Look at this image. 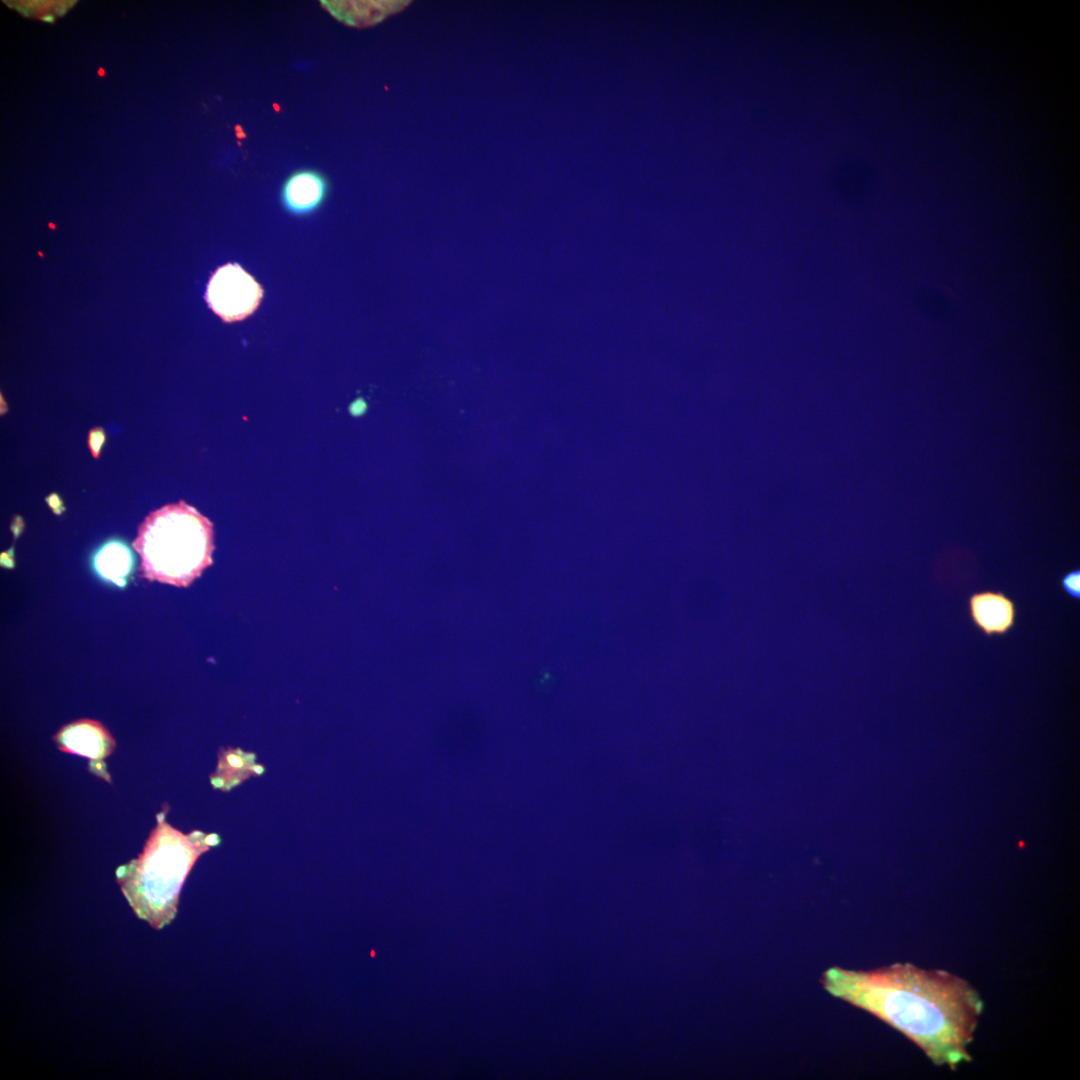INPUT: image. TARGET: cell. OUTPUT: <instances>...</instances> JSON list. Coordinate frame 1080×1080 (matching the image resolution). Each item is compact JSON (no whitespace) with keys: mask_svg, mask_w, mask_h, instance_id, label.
Segmentation results:
<instances>
[{"mask_svg":"<svg viewBox=\"0 0 1080 1080\" xmlns=\"http://www.w3.org/2000/svg\"><path fill=\"white\" fill-rule=\"evenodd\" d=\"M824 989L878 1017L917 1045L937 1066L971 1061L984 1003L963 978L939 969L895 963L868 971L832 967Z\"/></svg>","mask_w":1080,"mask_h":1080,"instance_id":"cell-1","label":"cell"},{"mask_svg":"<svg viewBox=\"0 0 1080 1080\" xmlns=\"http://www.w3.org/2000/svg\"><path fill=\"white\" fill-rule=\"evenodd\" d=\"M132 545L145 579L187 587L213 563V524L180 500L150 512Z\"/></svg>","mask_w":1080,"mask_h":1080,"instance_id":"cell-2","label":"cell"},{"mask_svg":"<svg viewBox=\"0 0 1080 1080\" xmlns=\"http://www.w3.org/2000/svg\"><path fill=\"white\" fill-rule=\"evenodd\" d=\"M199 850L187 838L158 824L143 852L118 871V883L135 914L154 929L174 918L179 891Z\"/></svg>","mask_w":1080,"mask_h":1080,"instance_id":"cell-3","label":"cell"},{"mask_svg":"<svg viewBox=\"0 0 1080 1080\" xmlns=\"http://www.w3.org/2000/svg\"><path fill=\"white\" fill-rule=\"evenodd\" d=\"M262 298L260 283L236 263L219 267L211 276L206 290L209 307L226 322L247 318L257 309Z\"/></svg>","mask_w":1080,"mask_h":1080,"instance_id":"cell-4","label":"cell"},{"mask_svg":"<svg viewBox=\"0 0 1080 1080\" xmlns=\"http://www.w3.org/2000/svg\"><path fill=\"white\" fill-rule=\"evenodd\" d=\"M968 612L974 626L985 636H1004L1016 623L1015 602L1004 592L984 590L968 598Z\"/></svg>","mask_w":1080,"mask_h":1080,"instance_id":"cell-5","label":"cell"},{"mask_svg":"<svg viewBox=\"0 0 1080 1080\" xmlns=\"http://www.w3.org/2000/svg\"><path fill=\"white\" fill-rule=\"evenodd\" d=\"M59 749L93 760L108 756L115 742L107 729L99 722L89 719L75 721L63 727L56 735Z\"/></svg>","mask_w":1080,"mask_h":1080,"instance_id":"cell-6","label":"cell"},{"mask_svg":"<svg viewBox=\"0 0 1080 1080\" xmlns=\"http://www.w3.org/2000/svg\"><path fill=\"white\" fill-rule=\"evenodd\" d=\"M328 181L315 170L302 169L291 173L281 188V202L294 215H307L317 210L325 201Z\"/></svg>","mask_w":1080,"mask_h":1080,"instance_id":"cell-7","label":"cell"},{"mask_svg":"<svg viewBox=\"0 0 1080 1080\" xmlns=\"http://www.w3.org/2000/svg\"><path fill=\"white\" fill-rule=\"evenodd\" d=\"M94 565L99 575L119 586L125 585V578L131 571L132 555L126 545L120 542L105 544L95 556Z\"/></svg>","mask_w":1080,"mask_h":1080,"instance_id":"cell-8","label":"cell"},{"mask_svg":"<svg viewBox=\"0 0 1080 1080\" xmlns=\"http://www.w3.org/2000/svg\"><path fill=\"white\" fill-rule=\"evenodd\" d=\"M1063 590L1070 597L1079 600L1080 598V571L1075 570L1065 574L1061 580Z\"/></svg>","mask_w":1080,"mask_h":1080,"instance_id":"cell-9","label":"cell"},{"mask_svg":"<svg viewBox=\"0 0 1080 1080\" xmlns=\"http://www.w3.org/2000/svg\"><path fill=\"white\" fill-rule=\"evenodd\" d=\"M68 9L69 6L67 4H59L55 7V14L57 16H63L68 11Z\"/></svg>","mask_w":1080,"mask_h":1080,"instance_id":"cell-10","label":"cell"},{"mask_svg":"<svg viewBox=\"0 0 1080 1080\" xmlns=\"http://www.w3.org/2000/svg\"><path fill=\"white\" fill-rule=\"evenodd\" d=\"M43 22L53 23L55 21V15L51 12L44 14L40 18Z\"/></svg>","mask_w":1080,"mask_h":1080,"instance_id":"cell-11","label":"cell"},{"mask_svg":"<svg viewBox=\"0 0 1080 1080\" xmlns=\"http://www.w3.org/2000/svg\"><path fill=\"white\" fill-rule=\"evenodd\" d=\"M98 74H99V75H100L101 77H104V75H105V71H104V69H103V68H99V70H98Z\"/></svg>","mask_w":1080,"mask_h":1080,"instance_id":"cell-12","label":"cell"}]
</instances>
